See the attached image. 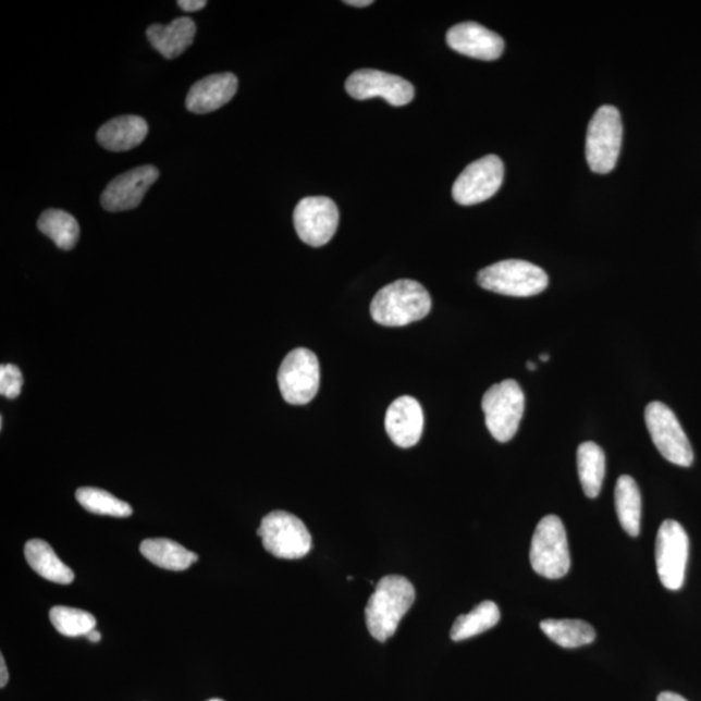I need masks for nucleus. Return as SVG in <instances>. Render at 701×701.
<instances>
[{
	"mask_svg": "<svg viewBox=\"0 0 701 701\" xmlns=\"http://www.w3.org/2000/svg\"><path fill=\"white\" fill-rule=\"evenodd\" d=\"M416 599L414 585L406 577H383L370 595L366 608V622L370 636L386 642L394 637L397 626Z\"/></svg>",
	"mask_w": 701,
	"mask_h": 701,
	"instance_id": "1",
	"label": "nucleus"
},
{
	"mask_svg": "<svg viewBox=\"0 0 701 701\" xmlns=\"http://www.w3.org/2000/svg\"><path fill=\"white\" fill-rule=\"evenodd\" d=\"M430 309V294L421 283L399 280L376 294L370 305V315L380 325L397 328L422 320Z\"/></svg>",
	"mask_w": 701,
	"mask_h": 701,
	"instance_id": "2",
	"label": "nucleus"
},
{
	"mask_svg": "<svg viewBox=\"0 0 701 701\" xmlns=\"http://www.w3.org/2000/svg\"><path fill=\"white\" fill-rule=\"evenodd\" d=\"M478 285L488 292L528 298L544 292L549 275L541 267L524 260H504L482 269Z\"/></svg>",
	"mask_w": 701,
	"mask_h": 701,
	"instance_id": "3",
	"label": "nucleus"
},
{
	"mask_svg": "<svg viewBox=\"0 0 701 701\" xmlns=\"http://www.w3.org/2000/svg\"><path fill=\"white\" fill-rule=\"evenodd\" d=\"M623 136V120L617 108L600 107L590 121L586 137V159L592 172L606 174L615 170Z\"/></svg>",
	"mask_w": 701,
	"mask_h": 701,
	"instance_id": "4",
	"label": "nucleus"
},
{
	"mask_svg": "<svg viewBox=\"0 0 701 701\" xmlns=\"http://www.w3.org/2000/svg\"><path fill=\"white\" fill-rule=\"evenodd\" d=\"M530 563L539 576L558 579L568 575L570 552L563 521L555 515L538 524L531 539Z\"/></svg>",
	"mask_w": 701,
	"mask_h": 701,
	"instance_id": "5",
	"label": "nucleus"
},
{
	"mask_svg": "<svg viewBox=\"0 0 701 701\" xmlns=\"http://www.w3.org/2000/svg\"><path fill=\"white\" fill-rule=\"evenodd\" d=\"M487 427L497 442H509L520 428L525 410L524 391L515 380H505L483 395Z\"/></svg>",
	"mask_w": 701,
	"mask_h": 701,
	"instance_id": "6",
	"label": "nucleus"
},
{
	"mask_svg": "<svg viewBox=\"0 0 701 701\" xmlns=\"http://www.w3.org/2000/svg\"><path fill=\"white\" fill-rule=\"evenodd\" d=\"M258 536L269 554L285 561L305 557L312 548L307 526L285 511H274L262 518Z\"/></svg>",
	"mask_w": 701,
	"mask_h": 701,
	"instance_id": "7",
	"label": "nucleus"
},
{
	"mask_svg": "<svg viewBox=\"0 0 701 701\" xmlns=\"http://www.w3.org/2000/svg\"><path fill=\"white\" fill-rule=\"evenodd\" d=\"M644 417L660 454L678 467H691L693 450L673 410L662 402H652L647 406Z\"/></svg>",
	"mask_w": 701,
	"mask_h": 701,
	"instance_id": "8",
	"label": "nucleus"
},
{
	"mask_svg": "<svg viewBox=\"0 0 701 701\" xmlns=\"http://www.w3.org/2000/svg\"><path fill=\"white\" fill-rule=\"evenodd\" d=\"M279 386L283 399L294 406H305L313 399L320 388V362L311 349L295 348L283 359Z\"/></svg>",
	"mask_w": 701,
	"mask_h": 701,
	"instance_id": "9",
	"label": "nucleus"
},
{
	"mask_svg": "<svg viewBox=\"0 0 701 701\" xmlns=\"http://www.w3.org/2000/svg\"><path fill=\"white\" fill-rule=\"evenodd\" d=\"M690 542L684 526L666 520L660 526L656 539V566L660 581L665 589H682L689 561Z\"/></svg>",
	"mask_w": 701,
	"mask_h": 701,
	"instance_id": "10",
	"label": "nucleus"
},
{
	"mask_svg": "<svg viewBox=\"0 0 701 701\" xmlns=\"http://www.w3.org/2000/svg\"><path fill=\"white\" fill-rule=\"evenodd\" d=\"M504 180V164L496 155L474 161L458 175L453 197L462 206L482 204L499 192Z\"/></svg>",
	"mask_w": 701,
	"mask_h": 701,
	"instance_id": "11",
	"label": "nucleus"
},
{
	"mask_svg": "<svg viewBox=\"0 0 701 701\" xmlns=\"http://www.w3.org/2000/svg\"><path fill=\"white\" fill-rule=\"evenodd\" d=\"M339 224V207L330 198L308 197L295 207V231L308 246L321 247L329 244Z\"/></svg>",
	"mask_w": 701,
	"mask_h": 701,
	"instance_id": "12",
	"label": "nucleus"
},
{
	"mask_svg": "<svg viewBox=\"0 0 701 701\" xmlns=\"http://www.w3.org/2000/svg\"><path fill=\"white\" fill-rule=\"evenodd\" d=\"M346 91L356 100L380 97L394 107L407 106L415 98V87L407 79L376 70H360L350 74L346 81Z\"/></svg>",
	"mask_w": 701,
	"mask_h": 701,
	"instance_id": "13",
	"label": "nucleus"
},
{
	"mask_svg": "<svg viewBox=\"0 0 701 701\" xmlns=\"http://www.w3.org/2000/svg\"><path fill=\"white\" fill-rule=\"evenodd\" d=\"M159 179V171L152 165L134 168L112 180L102 194L106 211L123 212L134 210L144 200L148 188Z\"/></svg>",
	"mask_w": 701,
	"mask_h": 701,
	"instance_id": "14",
	"label": "nucleus"
},
{
	"mask_svg": "<svg viewBox=\"0 0 701 701\" xmlns=\"http://www.w3.org/2000/svg\"><path fill=\"white\" fill-rule=\"evenodd\" d=\"M447 44L462 56L492 62L502 57L504 40L477 23H463L447 32Z\"/></svg>",
	"mask_w": 701,
	"mask_h": 701,
	"instance_id": "15",
	"label": "nucleus"
},
{
	"mask_svg": "<svg viewBox=\"0 0 701 701\" xmlns=\"http://www.w3.org/2000/svg\"><path fill=\"white\" fill-rule=\"evenodd\" d=\"M385 428L396 446L409 448L421 440L423 413L420 403L413 396H401L391 403L386 413Z\"/></svg>",
	"mask_w": 701,
	"mask_h": 701,
	"instance_id": "16",
	"label": "nucleus"
},
{
	"mask_svg": "<svg viewBox=\"0 0 701 701\" xmlns=\"http://www.w3.org/2000/svg\"><path fill=\"white\" fill-rule=\"evenodd\" d=\"M237 90L238 78L233 73L212 74L192 86L186 97V108L198 114L218 111L231 102Z\"/></svg>",
	"mask_w": 701,
	"mask_h": 701,
	"instance_id": "17",
	"label": "nucleus"
},
{
	"mask_svg": "<svg viewBox=\"0 0 701 701\" xmlns=\"http://www.w3.org/2000/svg\"><path fill=\"white\" fill-rule=\"evenodd\" d=\"M197 26L190 17L173 20L168 25H151L146 35L148 42L165 59H175L182 56L194 42Z\"/></svg>",
	"mask_w": 701,
	"mask_h": 701,
	"instance_id": "18",
	"label": "nucleus"
},
{
	"mask_svg": "<svg viewBox=\"0 0 701 701\" xmlns=\"http://www.w3.org/2000/svg\"><path fill=\"white\" fill-rule=\"evenodd\" d=\"M148 134L145 119L120 116L108 121L97 133L99 145L108 151L124 152L138 147Z\"/></svg>",
	"mask_w": 701,
	"mask_h": 701,
	"instance_id": "19",
	"label": "nucleus"
},
{
	"mask_svg": "<svg viewBox=\"0 0 701 701\" xmlns=\"http://www.w3.org/2000/svg\"><path fill=\"white\" fill-rule=\"evenodd\" d=\"M140 554L160 568L173 571L186 570L198 562L197 554L167 538L146 539L140 544Z\"/></svg>",
	"mask_w": 701,
	"mask_h": 701,
	"instance_id": "20",
	"label": "nucleus"
},
{
	"mask_svg": "<svg viewBox=\"0 0 701 701\" xmlns=\"http://www.w3.org/2000/svg\"><path fill=\"white\" fill-rule=\"evenodd\" d=\"M24 552L30 568L47 581L59 585L73 582L74 575L72 569L60 561L56 551L42 539H32L25 544Z\"/></svg>",
	"mask_w": 701,
	"mask_h": 701,
	"instance_id": "21",
	"label": "nucleus"
},
{
	"mask_svg": "<svg viewBox=\"0 0 701 701\" xmlns=\"http://www.w3.org/2000/svg\"><path fill=\"white\" fill-rule=\"evenodd\" d=\"M616 511L619 524L630 537H638L642 520V496L636 480L630 476L618 478L615 490Z\"/></svg>",
	"mask_w": 701,
	"mask_h": 701,
	"instance_id": "22",
	"label": "nucleus"
},
{
	"mask_svg": "<svg viewBox=\"0 0 701 701\" xmlns=\"http://www.w3.org/2000/svg\"><path fill=\"white\" fill-rule=\"evenodd\" d=\"M579 481L586 496L595 499L602 491L605 476V455L594 442H585L577 451Z\"/></svg>",
	"mask_w": 701,
	"mask_h": 701,
	"instance_id": "23",
	"label": "nucleus"
},
{
	"mask_svg": "<svg viewBox=\"0 0 701 701\" xmlns=\"http://www.w3.org/2000/svg\"><path fill=\"white\" fill-rule=\"evenodd\" d=\"M541 629L552 642L564 649H578L597 638L595 629L582 619H544Z\"/></svg>",
	"mask_w": 701,
	"mask_h": 701,
	"instance_id": "24",
	"label": "nucleus"
},
{
	"mask_svg": "<svg viewBox=\"0 0 701 701\" xmlns=\"http://www.w3.org/2000/svg\"><path fill=\"white\" fill-rule=\"evenodd\" d=\"M499 622H501L499 606L491 600H484L468 615L458 616L455 619L453 629H451V639L454 642H462V640L480 636V634L494 628Z\"/></svg>",
	"mask_w": 701,
	"mask_h": 701,
	"instance_id": "25",
	"label": "nucleus"
},
{
	"mask_svg": "<svg viewBox=\"0 0 701 701\" xmlns=\"http://www.w3.org/2000/svg\"><path fill=\"white\" fill-rule=\"evenodd\" d=\"M38 229L65 251L76 246L79 238L77 220L69 212L60 210H47L40 214Z\"/></svg>",
	"mask_w": 701,
	"mask_h": 701,
	"instance_id": "26",
	"label": "nucleus"
},
{
	"mask_svg": "<svg viewBox=\"0 0 701 701\" xmlns=\"http://www.w3.org/2000/svg\"><path fill=\"white\" fill-rule=\"evenodd\" d=\"M77 502L94 515L130 517L133 509L130 504L104 490L96 488H81L76 491Z\"/></svg>",
	"mask_w": 701,
	"mask_h": 701,
	"instance_id": "27",
	"label": "nucleus"
},
{
	"mask_svg": "<svg viewBox=\"0 0 701 701\" xmlns=\"http://www.w3.org/2000/svg\"><path fill=\"white\" fill-rule=\"evenodd\" d=\"M50 619L58 632L71 638L86 637L97 626V619L91 613L70 606H53Z\"/></svg>",
	"mask_w": 701,
	"mask_h": 701,
	"instance_id": "28",
	"label": "nucleus"
},
{
	"mask_svg": "<svg viewBox=\"0 0 701 701\" xmlns=\"http://www.w3.org/2000/svg\"><path fill=\"white\" fill-rule=\"evenodd\" d=\"M24 379L19 367L13 364H3L0 367V394L7 399H16L22 394Z\"/></svg>",
	"mask_w": 701,
	"mask_h": 701,
	"instance_id": "29",
	"label": "nucleus"
},
{
	"mask_svg": "<svg viewBox=\"0 0 701 701\" xmlns=\"http://www.w3.org/2000/svg\"><path fill=\"white\" fill-rule=\"evenodd\" d=\"M179 5L186 12H197L207 5L206 0H180Z\"/></svg>",
	"mask_w": 701,
	"mask_h": 701,
	"instance_id": "30",
	"label": "nucleus"
},
{
	"mask_svg": "<svg viewBox=\"0 0 701 701\" xmlns=\"http://www.w3.org/2000/svg\"><path fill=\"white\" fill-rule=\"evenodd\" d=\"M657 701H687L684 697L678 696L674 692H662L660 693Z\"/></svg>",
	"mask_w": 701,
	"mask_h": 701,
	"instance_id": "31",
	"label": "nucleus"
},
{
	"mask_svg": "<svg viewBox=\"0 0 701 701\" xmlns=\"http://www.w3.org/2000/svg\"><path fill=\"white\" fill-rule=\"evenodd\" d=\"M0 672H2V678H0V687L4 689L5 685L9 684V671H7L4 657H0Z\"/></svg>",
	"mask_w": 701,
	"mask_h": 701,
	"instance_id": "32",
	"label": "nucleus"
},
{
	"mask_svg": "<svg viewBox=\"0 0 701 701\" xmlns=\"http://www.w3.org/2000/svg\"><path fill=\"white\" fill-rule=\"evenodd\" d=\"M348 5H354V7H368L370 4H373L372 0H350V2H345Z\"/></svg>",
	"mask_w": 701,
	"mask_h": 701,
	"instance_id": "33",
	"label": "nucleus"
},
{
	"mask_svg": "<svg viewBox=\"0 0 701 701\" xmlns=\"http://www.w3.org/2000/svg\"><path fill=\"white\" fill-rule=\"evenodd\" d=\"M86 638L89 639L90 642L97 643L99 642L100 638H102V636H100L99 631L93 630L89 634H87Z\"/></svg>",
	"mask_w": 701,
	"mask_h": 701,
	"instance_id": "34",
	"label": "nucleus"
},
{
	"mask_svg": "<svg viewBox=\"0 0 701 701\" xmlns=\"http://www.w3.org/2000/svg\"><path fill=\"white\" fill-rule=\"evenodd\" d=\"M528 368L531 370V372H532V370L537 369L536 364L531 362V361L528 362Z\"/></svg>",
	"mask_w": 701,
	"mask_h": 701,
	"instance_id": "35",
	"label": "nucleus"
},
{
	"mask_svg": "<svg viewBox=\"0 0 701 701\" xmlns=\"http://www.w3.org/2000/svg\"><path fill=\"white\" fill-rule=\"evenodd\" d=\"M541 359L543 361H548L550 359V356L549 355H542Z\"/></svg>",
	"mask_w": 701,
	"mask_h": 701,
	"instance_id": "36",
	"label": "nucleus"
},
{
	"mask_svg": "<svg viewBox=\"0 0 701 701\" xmlns=\"http://www.w3.org/2000/svg\"><path fill=\"white\" fill-rule=\"evenodd\" d=\"M207 701H224V700H222V699H210V700H207Z\"/></svg>",
	"mask_w": 701,
	"mask_h": 701,
	"instance_id": "37",
	"label": "nucleus"
}]
</instances>
